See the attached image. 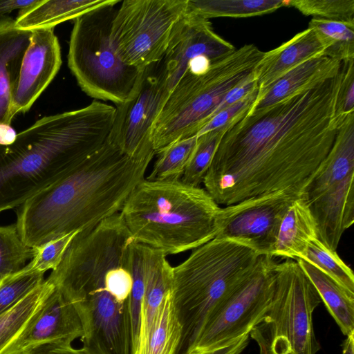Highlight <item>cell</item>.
Listing matches in <instances>:
<instances>
[{
	"instance_id": "37",
	"label": "cell",
	"mask_w": 354,
	"mask_h": 354,
	"mask_svg": "<svg viewBox=\"0 0 354 354\" xmlns=\"http://www.w3.org/2000/svg\"><path fill=\"white\" fill-rule=\"evenodd\" d=\"M258 95V88L245 97L216 113L198 133L199 136L218 128L228 127L232 122L244 116L252 108Z\"/></svg>"
},
{
	"instance_id": "36",
	"label": "cell",
	"mask_w": 354,
	"mask_h": 354,
	"mask_svg": "<svg viewBox=\"0 0 354 354\" xmlns=\"http://www.w3.org/2000/svg\"><path fill=\"white\" fill-rule=\"evenodd\" d=\"M342 75L335 111L339 126L349 113L354 112V59L342 62Z\"/></svg>"
},
{
	"instance_id": "17",
	"label": "cell",
	"mask_w": 354,
	"mask_h": 354,
	"mask_svg": "<svg viewBox=\"0 0 354 354\" xmlns=\"http://www.w3.org/2000/svg\"><path fill=\"white\" fill-rule=\"evenodd\" d=\"M83 335V325L76 308L55 286L26 335L21 351L22 353L30 347L53 341L71 344Z\"/></svg>"
},
{
	"instance_id": "34",
	"label": "cell",
	"mask_w": 354,
	"mask_h": 354,
	"mask_svg": "<svg viewBox=\"0 0 354 354\" xmlns=\"http://www.w3.org/2000/svg\"><path fill=\"white\" fill-rule=\"evenodd\" d=\"M288 6L313 18L354 24V0H289Z\"/></svg>"
},
{
	"instance_id": "38",
	"label": "cell",
	"mask_w": 354,
	"mask_h": 354,
	"mask_svg": "<svg viewBox=\"0 0 354 354\" xmlns=\"http://www.w3.org/2000/svg\"><path fill=\"white\" fill-rule=\"evenodd\" d=\"M21 354H91L84 348H74L71 343L53 341L34 346Z\"/></svg>"
},
{
	"instance_id": "11",
	"label": "cell",
	"mask_w": 354,
	"mask_h": 354,
	"mask_svg": "<svg viewBox=\"0 0 354 354\" xmlns=\"http://www.w3.org/2000/svg\"><path fill=\"white\" fill-rule=\"evenodd\" d=\"M276 263L273 257L260 256L252 270L211 313L192 351L218 348L250 333L272 301Z\"/></svg>"
},
{
	"instance_id": "41",
	"label": "cell",
	"mask_w": 354,
	"mask_h": 354,
	"mask_svg": "<svg viewBox=\"0 0 354 354\" xmlns=\"http://www.w3.org/2000/svg\"><path fill=\"white\" fill-rule=\"evenodd\" d=\"M17 135L11 124H0V145L8 146L12 144Z\"/></svg>"
},
{
	"instance_id": "31",
	"label": "cell",
	"mask_w": 354,
	"mask_h": 354,
	"mask_svg": "<svg viewBox=\"0 0 354 354\" xmlns=\"http://www.w3.org/2000/svg\"><path fill=\"white\" fill-rule=\"evenodd\" d=\"M354 293V274L335 250L329 249L318 238L311 240L303 259Z\"/></svg>"
},
{
	"instance_id": "29",
	"label": "cell",
	"mask_w": 354,
	"mask_h": 354,
	"mask_svg": "<svg viewBox=\"0 0 354 354\" xmlns=\"http://www.w3.org/2000/svg\"><path fill=\"white\" fill-rule=\"evenodd\" d=\"M147 249V245L134 241L132 242L130 247V268L133 285L129 299L134 354L139 337L146 288Z\"/></svg>"
},
{
	"instance_id": "20",
	"label": "cell",
	"mask_w": 354,
	"mask_h": 354,
	"mask_svg": "<svg viewBox=\"0 0 354 354\" xmlns=\"http://www.w3.org/2000/svg\"><path fill=\"white\" fill-rule=\"evenodd\" d=\"M315 238L317 223L302 195L292 203L281 223L272 257L303 259L310 241Z\"/></svg>"
},
{
	"instance_id": "19",
	"label": "cell",
	"mask_w": 354,
	"mask_h": 354,
	"mask_svg": "<svg viewBox=\"0 0 354 354\" xmlns=\"http://www.w3.org/2000/svg\"><path fill=\"white\" fill-rule=\"evenodd\" d=\"M54 285L45 279L0 315V354H21L24 340L41 312Z\"/></svg>"
},
{
	"instance_id": "14",
	"label": "cell",
	"mask_w": 354,
	"mask_h": 354,
	"mask_svg": "<svg viewBox=\"0 0 354 354\" xmlns=\"http://www.w3.org/2000/svg\"><path fill=\"white\" fill-rule=\"evenodd\" d=\"M235 49L214 31L208 19L186 12L174 31L162 59L158 62L165 73L169 92L186 73L193 59L206 57L213 62Z\"/></svg>"
},
{
	"instance_id": "4",
	"label": "cell",
	"mask_w": 354,
	"mask_h": 354,
	"mask_svg": "<svg viewBox=\"0 0 354 354\" xmlns=\"http://www.w3.org/2000/svg\"><path fill=\"white\" fill-rule=\"evenodd\" d=\"M220 209L201 187L180 180L144 179L120 214L134 242L167 256L194 250L216 238Z\"/></svg>"
},
{
	"instance_id": "33",
	"label": "cell",
	"mask_w": 354,
	"mask_h": 354,
	"mask_svg": "<svg viewBox=\"0 0 354 354\" xmlns=\"http://www.w3.org/2000/svg\"><path fill=\"white\" fill-rule=\"evenodd\" d=\"M44 273L25 266L0 281V315L14 306L45 279Z\"/></svg>"
},
{
	"instance_id": "21",
	"label": "cell",
	"mask_w": 354,
	"mask_h": 354,
	"mask_svg": "<svg viewBox=\"0 0 354 354\" xmlns=\"http://www.w3.org/2000/svg\"><path fill=\"white\" fill-rule=\"evenodd\" d=\"M341 66L340 62L324 54L315 55L280 77L249 111L271 106L310 84L329 78L338 73Z\"/></svg>"
},
{
	"instance_id": "10",
	"label": "cell",
	"mask_w": 354,
	"mask_h": 354,
	"mask_svg": "<svg viewBox=\"0 0 354 354\" xmlns=\"http://www.w3.org/2000/svg\"><path fill=\"white\" fill-rule=\"evenodd\" d=\"M187 0H124L116 10L111 39L126 64L144 70L160 62L180 21Z\"/></svg>"
},
{
	"instance_id": "13",
	"label": "cell",
	"mask_w": 354,
	"mask_h": 354,
	"mask_svg": "<svg viewBox=\"0 0 354 354\" xmlns=\"http://www.w3.org/2000/svg\"><path fill=\"white\" fill-rule=\"evenodd\" d=\"M169 95L160 64L146 68L133 95L116 106L107 140L129 156L153 147L151 131Z\"/></svg>"
},
{
	"instance_id": "5",
	"label": "cell",
	"mask_w": 354,
	"mask_h": 354,
	"mask_svg": "<svg viewBox=\"0 0 354 354\" xmlns=\"http://www.w3.org/2000/svg\"><path fill=\"white\" fill-rule=\"evenodd\" d=\"M260 256L240 242L214 238L172 267L171 297L181 327L176 354L193 349L211 313L252 270Z\"/></svg>"
},
{
	"instance_id": "22",
	"label": "cell",
	"mask_w": 354,
	"mask_h": 354,
	"mask_svg": "<svg viewBox=\"0 0 354 354\" xmlns=\"http://www.w3.org/2000/svg\"><path fill=\"white\" fill-rule=\"evenodd\" d=\"M172 288V266L161 252L147 246L146 288L142 306L139 337L135 354L149 333L156 316Z\"/></svg>"
},
{
	"instance_id": "39",
	"label": "cell",
	"mask_w": 354,
	"mask_h": 354,
	"mask_svg": "<svg viewBox=\"0 0 354 354\" xmlns=\"http://www.w3.org/2000/svg\"><path fill=\"white\" fill-rule=\"evenodd\" d=\"M249 342V334L245 335L224 346L206 351H191L185 354H241Z\"/></svg>"
},
{
	"instance_id": "28",
	"label": "cell",
	"mask_w": 354,
	"mask_h": 354,
	"mask_svg": "<svg viewBox=\"0 0 354 354\" xmlns=\"http://www.w3.org/2000/svg\"><path fill=\"white\" fill-rule=\"evenodd\" d=\"M197 136L178 140L158 153L148 180H180L196 144Z\"/></svg>"
},
{
	"instance_id": "6",
	"label": "cell",
	"mask_w": 354,
	"mask_h": 354,
	"mask_svg": "<svg viewBox=\"0 0 354 354\" xmlns=\"http://www.w3.org/2000/svg\"><path fill=\"white\" fill-rule=\"evenodd\" d=\"M263 53L255 45L245 44L213 62L203 73L187 71L169 93L152 127L155 154L178 140L197 136L226 95L252 76Z\"/></svg>"
},
{
	"instance_id": "3",
	"label": "cell",
	"mask_w": 354,
	"mask_h": 354,
	"mask_svg": "<svg viewBox=\"0 0 354 354\" xmlns=\"http://www.w3.org/2000/svg\"><path fill=\"white\" fill-rule=\"evenodd\" d=\"M115 107L94 100L75 111L44 116L0 145V212L18 207L60 180L99 149Z\"/></svg>"
},
{
	"instance_id": "32",
	"label": "cell",
	"mask_w": 354,
	"mask_h": 354,
	"mask_svg": "<svg viewBox=\"0 0 354 354\" xmlns=\"http://www.w3.org/2000/svg\"><path fill=\"white\" fill-rule=\"evenodd\" d=\"M34 254V248L21 239L16 224L0 226V281L21 270Z\"/></svg>"
},
{
	"instance_id": "23",
	"label": "cell",
	"mask_w": 354,
	"mask_h": 354,
	"mask_svg": "<svg viewBox=\"0 0 354 354\" xmlns=\"http://www.w3.org/2000/svg\"><path fill=\"white\" fill-rule=\"evenodd\" d=\"M111 0H37L32 6L21 10L15 19L21 30L54 28L57 24L79 16Z\"/></svg>"
},
{
	"instance_id": "16",
	"label": "cell",
	"mask_w": 354,
	"mask_h": 354,
	"mask_svg": "<svg viewBox=\"0 0 354 354\" xmlns=\"http://www.w3.org/2000/svg\"><path fill=\"white\" fill-rule=\"evenodd\" d=\"M325 49V45L316 32L308 28L279 47L264 52L253 72L258 86L256 101L260 100L280 77L301 62L324 54Z\"/></svg>"
},
{
	"instance_id": "27",
	"label": "cell",
	"mask_w": 354,
	"mask_h": 354,
	"mask_svg": "<svg viewBox=\"0 0 354 354\" xmlns=\"http://www.w3.org/2000/svg\"><path fill=\"white\" fill-rule=\"evenodd\" d=\"M308 28L325 45L324 55L341 63L354 59V24L312 18Z\"/></svg>"
},
{
	"instance_id": "40",
	"label": "cell",
	"mask_w": 354,
	"mask_h": 354,
	"mask_svg": "<svg viewBox=\"0 0 354 354\" xmlns=\"http://www.w3.org/2000/svg\"><path fill=\"white\" fill-rule=\"evenodd\" d=\"M37 0H0V19L15 10H22L35 3Z\"/></svg>"
},
{
	"instance_id": "18",
	"label": "cell",
	"mask_w": 354,
	"mask_h": 354,
	"mask_svg": "<svg viewBox=\"0 0 354 354\" xmlns=\"http://www.w3.org/2000/svg\"><path fill=\"white\" fill-rule=\"evenodd\" d=\"M32 30L18 28L15 19H0V124H11L12 101Z\"/></svg>"
},
{
	"instance_id": "35",
	"label": "cell",
	"mask_w": 354,
	"mask_h": 354,
	"mask_svg": "<svg viewBox=\"0 0 354 354\" xmlns=\"http://www.w3.org/2000/svg\"><path fill=\"white\" fill-rule=\"evenodd\" d=\"M77 232L64 235L34 248V257L28 265L33 270L44 273L50 269H55Z\"/></svg>"
},
{
	"instance_id": "12",
	"label": "cell",
	"mask_w": 354,
	"mask_h": 354,
	"mask_svg": "<svg viewBox=\"0 0 354 354\" xmlns=\"http://www.w3.org/2000/svg\"><path fill=\"white\" fill-rule=\"evenodd\" d=\"M298 197L281 191L221 207L216 238L238 241L272 257L281 223Z\"/></svg>"
},
{
	"instance_id": "1",
	"label": "cell",
	"mask_w": 354,
	"mask_h": 354,
	"mask_svg": "<svg viewBox=\"0 0 354 354\" xmlns=\"http://www.w3.org/2000/svg\"><path fill=\"white\" fill-rule=\"evenodd\" d=\"M342 76L341 67L228 126L203 182L218 205L281 191L304 194L337 135Z\"/></svg>"
},
{
	"instance_id": "42",
	"label": "cell",
	"mask_w": 354,
	"mask_h": 354,
	"mask_svg": "<svg viewBox=\"0 0 354 354\" xmlns=\"http://www.w3.org/2000/svg\"><path fill=\"white\" fill-rule=\"evenodd\" d=\"M342 354H354V333L347 336L344 342Z\"/></svg>"
},
{
	"instance_id": "7",
	"label": "cell",
	"mask_w": 354,
	"mask_h": 354,
	"mask_svg": "<svg viewBox=\"0 0 354 354\" xmlns=\"http://www.w3.org/2000/svg\"><path fill=\"white\" fill-rule=\"evenodd\" d=\"M119 2L111 0L75 19L68 53V68L82 90L117 105L133 95L145 70L124 64L112 44L111 29Z\"/></svg>"
},
{
	"instance_id": "8",
	"label": "cell",
	"mask_w": 354,
	"mask_h": 354,
	"mask_svg": "<svg viewBox=\"0 0 354 354\" xmlns=\"http://www.w3.org/2000/svg\"><path fill=\"white\" fill-rule=\"evenodd\" d=\"M322 302L296 261L277 262L272 301L249 333L259 354H317L313 314Z\"/></svg>"
},
{
	"instance_id": "25",
	"label": "cell",
	"mask_w": 354,
	"mask_h": 354,
	"mask_svg": "<svg viewBox=\"0 0 354 354\" xmlns=\"http://www.w3.org/2000/svg\"><path fill=\"white\" fill-rule=\"evenodd\" d=\"M289 0H187L186 12L208 19L262 15L288 6Z\"/></svg>"
},
{
	"instance_id": "24",
	"label": "cell",
	"mask_w": 354,
	"mask_h": 354,
	"mask_svg": "<svg viewBox=\"0 0 354 354\" xmlns=\"http://www.w3.org/2000/svg\"><path fill=\"white\" fill-rule=\"evenodd\" d=\"M295 261L317 290L342 333L346 336L353 333L354 293L307 261L301 259Z\"/></svg>"
},
{
	"instance_id": "30",
	"label": "cell",
	"mask_w": 354,
	"mask_h": 354,
	"mask_svg": "<svg viewBox=\"0 0 354 354\" xmlns=\"http://www.w3.org/2000/svg\"><path fill=\"white\" fill-rule=\"evenodd\" d=\"M228 127L218 128L197 136L196 144L180 178L188 185L200 187L209 167L219 141Z\"/></svg>"
},
{
	"instance_id": "26",
	"label": "cell",
	"mask_w": 354,
	"mask_h": 354,
	"mask_svg": "<svg viewBox=\"0 0 354 354\" xmlns=\"http://www.w3.org/2000/svg\"><path fill=\"white\" fill-rule=\"evenodd\" d=\"M180 336L181 327L171 291L160 307L153 326L136 354H176Z\"/></svg>"
},
{
	"instance_id": "15",
	"label": "cell",
	"mask_w": 354,
	"mask_h": 354,
	"mask_svg": "<svg viewBox=\"0 0 354 354\" xmlns=\"http://www.w3.org/2000/svg\"><path fill=\"white\" fill-rule=\"evenodd\" d=\"M61 65V48L54 28L32 30L13 93V117L30 110L55 78Z\"/></svg>"
},
{
	"instance_id": "2",
	"label": "cell",
	"mask_w": 354,
	"mask_h": 354,
	"mask_svg": "<svg viewBox=\"0 0 354 354\" xmlns=\"http://www.w3.org/2000/svg\"><path fill=\"white\" fill-rule=\"evenodd\" d=\"M154 155L150 148L129 156L106 139L73 171L17 207L15 224L21 239L35 248L90 230L120 212Z\"/></svg>"
},
{
	"instance_id": "9",
	"label": "cell",
	"mask_w": 354,
	"mask_h": 354,
	"mask_svg": "<svg viewBox=\"0 0 354 354\" xmlns=\"http://www.w3.org/2000/svg\"><path fill=\"white\" fill-rule=\"evenodd\" d=\"M354 112L339 124L328 156L308 184L304 196L317 227V237L337 250L354 222Z\"/></svg>"
}]
</instances>
